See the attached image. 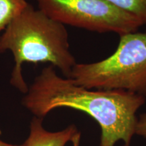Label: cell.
<instances>
[{"label": "cell", "mask_w": 146, "mask_h": 146, "mask_svg": "<svg viewBox=\"0 0 146 146\" xmlns=\"http://www.w3.org/2000/svg\"><path fill=\"white\" fill-rule=\"evenodd\" d=\"M146 98L122 90L89 89L70 78L58 75L52 65L36 76L22 104L36 117L43 118L53 110L66 108L88 114L100 125V146L131 145L135 135L137 112Z\"/></svg>", "instance_id": "6da1fadb"}, {"label": "cell", "mask_w": 146, "mask_h": 146, "mask_svg": "<svg viewBox=\"0 0 146 146\" xmlns=\"http://www.w3.org/2000/svg\"><path fill=\"white\" fill-rule=\"evenodd\" d=\"M5 51L12 53L15 63L10 84L25 94L29 90L22 74L25 62L50 63L66 78L70 77L77 63L70 51L65 25L51 19L29 3L0 36V54Z\"/></svg>", "instance_id": "7a4b0ae2"}, {"label": "cell", "mask_w": 146, "mask_h": 146, "mask_svg": "<svg viewBox=\"0 0 146 146\" xmlns=\"http://www.w3.org/2000/svg\"><path fill=\"white\" fill-rule=\"evenodd\" d=\"M69 78L87 89L122 90L146 98V33L120 35L111 56L96 62L76 63Z\"/></svg>", "instance_id": "3957f363"}, {"label": "cell", "mask_w": 146, "mask_h": 146, "mask_svg": "<svg viewBox=\"0 0 146 146\" xmlns=\"http://www.w3.org/2000/svg\"><path fill=\"white\" fill-rule=\"evenodd\" d=\"M39 10L64 25L92 32L119 35L136 32L143 23L139 18L106 0H36Z\"/></svg>", "instance_id": "277c9868"}, {"label": "cell", "mask_w": 146, "mask_h": 146, "mask_svg": "<svg viewBox=\"0 0 146 146\" xmlns=\"http://www.w3.org/2000/svg\"><path fill=\"white\" fill-rule=\"evenodd\" d=\"M81 133L74 125L56 132L47 131L43 126V118L34 116L30 125V133L25 146H66L72 143L79 146Z\"/></svg>", "instance_id": "5b68a950"}, {"label": "cell", "mask_w": 146, "mask_h": 146, "mask_svg": "<svg viewBox=\"0 0 146 146\" xmlns=\"http://www.w3.org/2000/svg\"><path fill=\"white\" fill-rule=\"evenodd\" d=\"M28 5L26 0H0V31L5 29Z\"/></svg>", "instance_id": "8992f818"}, {"label": "cell", "mask_w": 146, "mask_h": 146, "mask_svg": "<svg viewBox=\"0 0 146 146\" xmlns=\"http://www.w3.org/2000/svg\"><path fill=\"white\" fill-rule=\"evenodd\" d=\"M120 10L135 16L146 25V0H106Z\"/></svg>", "instance_id": "52a82bcc"}, {"label": "cell", "mask_w": 146, "mask_h": 146, "mask_svg": "<svg viewBox=\"0 0 146 146\" xmlns=\"http://www.w3.org/2000/svg\"><path fill=\"white\" fill-rule=\"evenodd\" d=\"M135 135L146 138V113H143L137 118Z\"/></svg>", "instance_id": "ba28073f"}, {"label": "cell", "mask_w": 146, "mask_h": 146, "mask_svg": "<svg viewBox=\"0 0 146 146\" xmlns=\"http://www.w3.org/2000/svg\"><path fill=\"white\" fill-rule=\"evenodd\" d=\"M0 146H25V145H24V144H22V145H13V144L5 143V142L0 140Z\"/></svg>", "instance_id": "9c48e42d"}, {"label": "cell", "mask_w": 146, "mask_h": 146, "mask_svg": "<svg viewBox=\"0 0 146 146\" xmlns=\"http://www.w3.org/2000/svg\"><path fill=\"white\" fill-rule=\"evenodd\" d=\"M122 146H130V145H125V144H124V143H123V145H122Z\"/></svg>", "instance_id": "30bf717a"}]
</instances>
